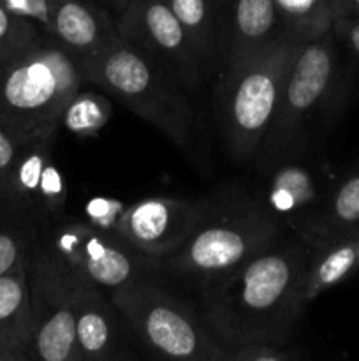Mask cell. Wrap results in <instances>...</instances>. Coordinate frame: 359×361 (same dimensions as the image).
Returning a JSON list of instances; mask_svg holds the SVG:
<instances>
[{"instance_id": "cell-1", "label": "cell", "mask_w": 359, "mask_h": 361, "mask_svg": "<svg viewBox=\"0 0 359 361\" xmlns=\"http://www.w3.org/2000/svg\"><path fill=\"white\" fill-rule=\"evenodd\" d=\"M312 254L313 243L305 236L282 233L241 267L201 289L199 316L229 348L289 344L308 305Z\"/></svg>"}, {"instance_id": "cell-2", "label": "cell", "mask_w": 359, "mask_h": 361, "mask_svg": "<svg viewBox=\"0 0 359 361\" xmlns=\"http://www.w3.org/2000/svg\"><path fill=\"white\" fill-rule=\"evenodd\" d=\"M284 233L260 197L241 192L208 200L185 242L158 261L160 274L204 289L220 281Z\"/></svg>"}, {"instance_id": "cell-3", "label": "cell", "mask_w": 359, "mask_h": 361, "mask_svg": "<svg viewBox=\"0 0 359 361\" xmlns=\"http://www.w3.org/2000/svg\"><path fill=\"white\" fill-rule=\"evenodd\" d=\"M84 74L60 42L42 41L4 66L0 74V123L20 143L55 136Z\"/></svg>"}, {"instance_id": "cell-4", "label": "cell", "mask_w": 359, "mask_h": 361, "mask_svg": "<svg viewBox=\"0 0 359 361\" xmlns=\"http://www.w3.org/2000/svg\"><path fill=\"white\" fill-rule=\"evenodd\" d=\"M84 80L118 97L134 113L189 152L196 137V115L180 81L146 53L120 35L83 69Z\"/></svg>"}, {"instance_id": "cell-5", "label": "cell", "mask_w": 359, "mask_h": 361, "mask_svg": "<svg viewBox=\"0 0 359 361\" xmlns=\"http://www.w3.org/2000/svg\"><path fill=\"white\" fill-rule=\"evenodd\" d=\"M296 44L292 37L280 39L218 78V123L234 161L245 162L259 152L277 115Z\"/></svg>"}, {"instance_id": "cell-6", "label": "cell", "mask_w": 359, "mask_h": 361, "mask_svg": "<svg viewBox=\"0 0 359 361\" xmlns=\"http://www.w3.org/2000/svg\"><path fill=\"white\" fill-rule=\"evenodd\" d=\"M340 80L334 32L296 44L277 115L256 155L260 164L273 166L296 157L306 126L334 102Z\"/></svg>"}, {"instance_id": "cell-7", "label": "cell", "mask_w": 359, "mask_h": 361, "mask_svg": "<svg viewBox=\"0 0 359 361\" xmlns=\"http://www.w3.org/2000/svg\"><path fill=\"white\" fill-rule=\"evenodd\" d=\"M123 323L148 351L183 361H229L227 344L215 337L199 314L151 281L109 291Z\"/></svg>"}, {"instance_id": "cell-8", "label": "cell", "mask_w": 359, "mask_h": 361, "mask_svg": "<svg viewBox=\"0 0 359 361\" xmlns=\"http://www.w3.org/2000/svg\"><path fill=\"white\" fill-rule=\"evenodd\" d=\"M58 259L77 277L101 289H118L160 274L158 261L115 231L83 221L58 226L48 242Z\"/></svg>"}, {"instance_id": "cell-9", "label": "cell", "mask_w": 359, "mask_h": 361, "mask_svg": "<svg viewBox=\"0 0 359 361\" xmlns=\"http://www.w3.org/2000/svg\"><path fill=\"white\" fill-rule=\"evenodd\" d=\"M32 302V358L80 361L69 270L48 243L32 247L28 259Z\"/></svg>"}, {"instance_id": "cell-10", "label": "cell", "mask_w": 359, "mask_h": 361, "mask_svg": "<svg viewBox=\"0 0 359 361\" xmlns=\"http://www.w3.org/2000/svg\"><path fill=\"white\" fill-rule=\"evenodd\" d=\"M116 28L183 87L196 88L201 83L206 66L165 0H127Z\"/></svg>"}, {"instance_id": "cell-11", "label": "cell", "mask_w": 359, "mask_h": 361, "mask_svg": "<svg viewBox=\"0 0 359 361\" xmlns=\"http://www.w3.org/2000/svg\"><path fill=\"white\" fill-rule=\"evenodd\" d=\"M218 78L287 34L273 0H211Z\"/></svg>"}, {"instance_id": "cell-12", "label": "cell", "mask_w": 359, "mask_h": 361, "mask_svg": "<svg viewBox=\"0 0 359 361\" xmlns=\"http://www.w3.org/2000/svg\"><path fill=\"white\" fill-rule=\"evenodd\" d=\"M206 204L208 200L148 197L127 207L116 233L144 254L160 261L185 242Z\"/></svg>"}, {"instance_id": "cell-13", "label": "cell", "mask_w": 359, "mask_h": 361, "mask_svg": "<svg viewBox=\"0 0 359 361\" xmlns=\"http://www.w3.org/2000/svg\"><path fill=\"white\" fill-rule=\"evenodd\" d=\"M51 145L53 136L21 143L16 162L0 187L11 203L37 215H56L65 207V182L55 164Z\"/></svg>"}, {"instance_id": "cell-14", "label": "cell", "mask_w": 359, "mask_h": 361, "mask_svg": "<svg viewBox=\"0 0 359 361\" xmlns=\"http://www.w3.org/2000/svg\"><path fill=\"white\" fill-rule=\"evenodd\" d=\"M273 166L260 201L282 228L301 235L324 203L320 178L310 166L292 157Z\"/></svg>"}, {"instance_id": "cell-15", "label": "cell", "mask_w": 359, "mask_h": 361, "mask_svg": "<svg viewBox=\"0 0 359 361\" xmlns=\"http://www.w3.org/2000/svg\"><path fill=\"white\" fill-rule=\"evenodd\" d=\"M69 277L70 288H73L76 344L80 361L120 358L122 356L120 353V314L116 312L111 300L106 298L101 288L77 277L70 270Z\"/></svg>"}, {"instance_id": "cell-16", "label": "cell", "mask_w": 359, "mask_h": 361, "mask_svg": "<svg viewBox=\"0 0 359 361\" xmlns=\"http://www.w3.org/2000/svg\"><path fill=\"white\" fill-rule=\"evenodd\" d=\"M48 35L67 49L81 71L120 37L108 13L88 0H56Z\"/></svg>"}, {"instance_id": "cell-17", "label": "cell", "mask_w": 359, "mask_h": 361, "mask_svg": "<svg viewBox=\"0 0 359 361\" xmlns=\"http://www.w3.org/2000/svg\"><path fill=\"white\" fill-rule=\"evenodd\" d=\"M28 259L0 275V360H32Z\"/></svg>"}, {"instance_id": "cell-18", "label": "cell", "mask_w": 359, "mask_h": 361, "mask_svg": "<svg viewBox=\"0 0 359 361\" xmlns=\"http://www.w3.org/2000/svg\"><path fill=\"white\" fill-rule=\"evenodd\" d=\"M355 229H359V171L338 183L301 236L313 245H324L351 235Z\"/></svg>"}, {"instance_id": "cell-19", "label": "cell", "mask_w": 359, "mask_h": 361, "mask_svg": "<svg viewBox=\"0 0 359 361\" xmlns=\"http://www.w3.org/2000/svg\"><path fill=\"white\" fill-rule=\"evenodd\" d=\"M355 271H359V243L355 231L334 242L313 245L306 281L308 303L333 286L347 281Z\"/></svg>"}, {"instance_id": "cell-20", "label": "cell", "mask_w": 359, "mask_h": 361, "mask_svg": "<svg viewBox=\"0 0 359 361\" xmlns=\"http://www.w3.org/2000/svg\"><path fill=\"white\" fill-rule=\"evenodd\" d=\"M287 34L305 42L333 32L334 14L329 0H273Z\"/></svg>"}, {"instance_id": "cell-21", "label": "cell", "mask_w": 359, "mask_h": 361, "mask_svg": "<svg viewBox=\"0 0 359 361\" xmlns=\"http://www.w3.org/2000/svg\"><path fill=\"white\" fill-rule=\"evenodd\" d=\"M172 14L178 18L183 30L189 35L194 49L206 66H215V20L211 0H165Z\"/></svg>"}, {"instance_id": "cell-22", "label": "cell", "mask_w": 359, "mask_h": 361, "mask_svg": "<svg viewBox=\"0 0 359 361\" xmlns=\"http://www.w3.org/2000/svg\"><path fill=\"white\" fill-rule=\"evenodd\" d=\"M111 118L108 97L95 92H76L67 106L60 126L80 137L95 136Z\"/></svg>"}, {"instance_id": "cell-23", "label": "cell", "mask_w": 359, "mask_h": 361, "mask_svg": "<svg viewBox=\"0 0 359 361\" xmlns=\"http://www.w3.org/2000/svg\"><path fill=\"white\" fill-rule=\"evenodd\" d=\"M46 32L23 16L11 13L0 4V63L6 66L11 60L27 53L42 41Z\"/></svg>"}, {"instance_id": "cell-24", "label": "cell", "mask_w": 359, "mask_h": 361, "mask_svg": "<svg viewBox=\"0 0 359 361\" xmlns=\"http://www.w3.org/2000/svg\"><path fill=\"white\" fill-rule=\"evenodd\" d=\"M127 204L122 201H116L113 197H101L95 196L84 207L88 224L95 226L104 231H115L118 228V222L122 215L125 214Z\"/></svg>"}, {"instance_id": "cell-25", "label": "cell", "mask_w": 359, "mask_h": 361, "mask_svg": "<svg viewBox=\"0 0 359 361\" xmlns=\"http://www.w3.org/2000/svg\"><path fill=\"white\" fill-rule=\"evenodd\" d=\"M32 247L34 245L23 233L0 231V275L27 261L30 257Z\"/></svg>"}, {"instance_id": "cell-26", "label": "cell", "mask_w": 359, "mask_h": 361, "mask_svg": "<svg viewBox=\"0 0 359 361\" xmlns=\"http://www.w3.org/2000/svg\"><path fill=\"white\" fill-rule=\"evenodd\" d=\"M299 358L287 344H250L231 348L229 361H287Z\"/></svg>"}, {"instance_id": "cell-27", "label": "cell", "mask_w": 359, "mask_h": 361, "mask_svg": "<svg viewBox=\"0 0 359 361\" xmlns=\"http://www.w3.org/2000/svg\"><path fill=\"white\" fill-rule=\"evenodd\" d=\"M11 13L37 23L48 34L56 0H0Z\"/></svg>"}, {"instance_id": "cell-28", "label": "cell", "mask_w": 359, "mask_h": 361, "mask_svg": "<svg viewBox=\"0 0 359 361\" xmlns=\"http://www.w3.org/2000/svg\"><path fill=\"white\" fill-rule=\"evenodd\" d=\"M21 143L0 123V187L9 176L18 154H20Z\"/></svg>"}, {"instance_id": "cell-29", "label": "cell", "mask_w": 359, "mask_h": 361, "mask_svg": "<svg viewBox=\"0 0 359 361\" xmlns=\"http://www.w3.org/2000/svg\"><path fill=\"white\" fill-rule=\"evenodd\" d=\"M333 32L359 59V18H334Z\"/></svg>"}, {"instance_id": "cell-30", "label": "cell", "mask_w": 359, "mask_h": 361, "mask_svg": "<svg viewBox=\"0 0 359 361\" xmlns=\"http://www.w3.org/2000/svg\"><path fill=\"white\" fill-rule=\"evenodd\" d=\"M334 18H359V0H329Z\"/></svg>"}, {"instance_id": "cell-31", "label": "cell", "mask_w": 359, "mask_h": 361, "mask_svg": "<svg viewBox=\"0 0 359 361\" xmlns=\"http://www.w3.org/2000/svg\"><path fill=\"white\" fill-rule=\"evenodd\" d=\"M355 235H358V243H359V229H355Z\"/></svg>"}, {"instance_id": "cell-32", "label": "cell", "mask_w": 359, "mask_h": 361, "mask_svg": "<svg viewBox=\"0 0 359 361\" xmlns=\"http://www.w3.org/2000/svg\"><path fill=\"white\" fill-rule=\"evenodd\" d=\"M2 69H4V63H0V74H2Z\"/></svg>"}]
</instances>
